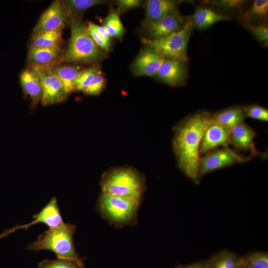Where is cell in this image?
Here are the masks:
<instances>
[{
	"instance_id": "cell-33",
	"label": "cell",
	"mask_w": 268,
	"mask_h": 268,
	"mask_svg": "<svg viewBox=\"0 0 268 268\" xmlns=\"http://www.w3.org/2000/svg\"><path fill=\"white\" fill-rule=\"evenodd\" d=\"M105 84L104 77L100 72L93 78L90 83L83 90V92L88 95H97L101 92Z\"/></svg>"
},
{
	"instance_id": "cell-10",
	"label": "cell",
	"mask_w": 268,
	"mask_h": 268,
	"mask_svg": "<svg viewBox=\"0 0 268 268\" xmlns=\"http://www.w3.org/2000/svg\"><path fill=\"white\" fill-rule=\"evenodd\" d=\"M69 14L61 0L54 1L41 15L33 29L34 34L63 30Z\"/></svg>"
},
{
	"instance_id": "cell-5",
	"label": "cell",
	"mask_w": 268,
	"mask_h": 268,
	"mask_svg": "<svg viewBox=\"0 0 268 268\" xmlns=\"http://www.w3.org/2000/svg\"><path fill=\"white\" fill-rule=\"evenodd\" d=\"M193 28V23L188 17L186 24L179 31L154 40L142 37L141 42L164 60H178L187 63L188 45Z\"/></svg>"
},
{
	"instance_id": "cell-15",
	"label": "cell",
	"mask_w": 268,
	"mask_h": 268,
	"mask_svg": "<svg viewBox=\"0 0 268 268\" xmlns=\"http://www.w3.org/2000/svg\"><path fill=\"white\" fill-rule=\"evenodd\" d=\"M33 218L34 220L30 223L16 227L13 231L21 228L27 230L32 225L38 223H43L49 228L59 226L64 223L55 197L52 198L40 212L33 215Z\"/></svg>"
},
{
	"instance_id": "cell-35",
	"label": "cell",
	"mask_w": 268,
	"mask_h": 268,
	"mask_svg": "<svg viewBox=\"0 0 268 268\" xmlns=\"http://www.w3.org/2000/svg\"><path fill=\"white\" fill-rule=\"evenodd\" d=\"M143 1L140 0H118L116 1L119 13H124L127 10L140 6Z\"/></svg>"
},
{
	"instance_id": "cell-27",
	"label": "cell",
	"mask_w": 268,
	"mask_h": 268,
	"mask_svg": "<svg viewBox=\"0 0 268 268\" xmlns=\"http://www.w3.org/2000/svg\"><path fill=\"white\" fill-rule=\"evenodd\" d=\"M248 0H213L203 2L219 11L225 12L240 13L247 5Z\"/></svg>"
},
{
	"instance_id": "cell-11",
	"label": "cell",
	"mask_w": 268,
	"mask_h": 268,
	"mask_svg": "<svg viewBox=\"0 0 268 268\" xmlns=\"http://www.w3.org/2000/svg\"><path fill=\"white\" fill-rule=\"evenodd\" d=\"M230 130L212 121L205 130L199 148L200 157L220 147H227L229 143Z\"/></svg>"
},
{
	"instance_id": "cell-6",
	"label": "cell",
	"mask_w": 268,
	"mask_h": 268,
	"mask_svg": "<svg viewBox=\"0 0 268 268\" xmlns=\"http://www.w3.org/2000/svg\"><path fill=\"white\" fill-rule=\"evenodd\" d=\"M139 201L102 192L97 207L102 215L111 223L124 225L133 222Z\"/></svg>"
},
{
	"instance_id": "cell-4",
	"label": "cell",
	"mask_w": 268,
	"mask_h": 268,
	"mask_svg": "<svg viewBox=\"0 0 268 268\" xmlns=\"http://www.w3.org/2000/svg\"><path fill=\"white\" fill-rule=\"evenodd\" d=\"M101 185L102 192L139 201L143 185L139 175L129 168L109 171L103 176Z\"/></svg>"
},
{
	"instance_id": "cell-23",
	"label": "cell",
	"mask_w": 268,
	"mask_h": 268,
	"mask_svg": "<svg viewBox=\"0 0 268 268\" xmlns=\"http://www.w3.org/2000/svg\"><path fill=\"white\" fill-rule=\"evenodd\" d=\"M242 257L228 250H221L206 261L205 268H241Z\"/></svg>"
},
{
	"instance_id": "cell-2",
	"label": "cell",
	"mask_w": 268,
	"mask_h": 268,
	"mask_svg": "<svg viewBox=\"0 0 268 268\" xmlns=\"http://www.w3.org/2000/svg\"><path fill=\"white\" fill-rule=\"evenodd\" d=\"M69 21L70 39L59 63H91L106 58V53L96 45L80 19L69 16Z\"/></svg>"
},
{
	"instance_id": "cell-22",
	"label": "cell",
	"mask_w": 268,
	"mask_h": 268,
	"mask_svg": "<svg viewBox=\"0 0 268 268\" xmlns=\"http://www.w3.org/2000/svg\"><path fill=\"white\" fill-rule=\"evenodd\" d=\"M47 67L60 79L67 95L76 90V79L82 68L79 66L57 64Z\"/></svg>"
},
{
	"instance_id": "cell-19",
	"label": "cell",
	"mask_w": 268,
	"mask_h": 268,
	"mask_svg": "<svg viewBox=\"0 0 268 268\" xmlns=\"http://www.w3.org/2000/svg\"><path fill=\"white\" fill-rule=\"evenodd\" d=\"M20 81L24 92L32 100L33 105L41 101L43 89L41 81L36 71L30 67L20 74Z\"/></svg>"
},
{
	"instance_id": "cell-17",
	"label": "cell",
	"mask_w": 268,
	"mask_h": 268,
	"mask_svg": "<svg viewBox=\"0 0 268 268\" xmlns=\"http://www.w3.org/2000/svg\"><path fill=\"white\" fill-rule=\"evenodd\" d=\"M183 1L172 0H148L145 3V16L142 25L156 21L178 11Z\"/></svg>"
},
{
	"instance_id": "cell-12",
	"label": "cell",
	"mask_w": 268,
	"mask_h": 268,
	"mask_svg": "<svg viewBox=\"0 0 268 268\" xmlns=\"http://www.w3.org/2000/svg\"><path fill=\"white\" fill-rule=\"evenodd\" d=\"M187 62L178 60H164L155 76L170 86L183 85L187 78Z\"/></svg>"
},
{
	"instance_id": "cell-25",
	"label": "cell",
	"mask_w": 268,
	"mask_h": 268,
	"mask_svg": "<svg viewBox=\"0 0 268 268\" xmlns=\"http://www.w3.org/2000/svg\"><path fill=\"white\" fill-rule=\"evenodd\" d=\"M69 16L80 19L79 17L89 8L102 4L106 1L102 0H62Z\"/></svg>"
},
{
	"instance_id": "cell-8",
	"label": "cell",
	"mask_w": 268,
	"mask_h": 268,
	"mask_svg": "<svg viewBox=\"0 0 268 268\" xmlns=\"http://www.w3.org/2000/svg\"><path fill=\"white\" fill-rule=\"evenodd\" d=\"M30 67L36 71L41 79L43 89L41 102L44 106L59 103L66 99L68 95L62 82L47 66Z\"/></svg>"
},
{
	"instance_id": "cell-3",
	"label": "cell",
	"mask_w": 268,
	"mask_h": 268,
	"mask_svg": "<svg viewBox=\"0 0 268 268\" xmlns=\"http://www.w3.org/2000/svg\"><path fill=\"white\" fill-rule=\"evenodd\" d=\"M76 226L70 223L59 226L49 228L40 234L34 242L26 248L34 251L50 250L57 256V258L67 259L83 263L74 248L73 236Z\"/></svg>"
},
{
	"instance_id": "cell-9",
	"label": "cell",
	"mask_w": 268,
	"mask_h": 268,
	"mask_svg": "<svg viewBox=\"0 0 268 268\" xmlns=\"http://www.w3.org/2000/svg\"><path fill=\"white\" fill-rule=\"evenodd\" d=\"M188 20L178 11L161 19L142 25L145 37L149 40H157L169 36L181 30Z\"/></svg>"
},
{
	"instance_id": "cell-32",
	"label": "cell",
	"mask_w": 268,
	"mask_h": 268,
	"mask_svg": "<svg viewBox=\"0 0 268 268\" xmlns=\"http://www.w3.org/2000/svg\"><path fill=\"white\" fill-rule=\"evenodd\" d=\"M246 118L268 121V110L259 104H251L243 106Z\"/></svg>"
},
{
	"instance_id": "cell-7",
	"label": "cell",
	"mask_w": 268,
	"mask_h": 268,
	"mask_svg": "<svg viewBox=\"0 0 268 268\" xmlns=\"http://www.w3.org/2000/svg\"><path fill=\"white\" fill-rule=\"evenodd\" d=\"M252 156H243L227 147H220L200 156L198 161L199 180L207 174L251 159Z\"/></svg>"
},
{
	"instance_id": "cell-1",
	"label": "cell",
	"mask_w": 268,
	"mask_h": 268,
	"mask_svg": "<svg viewBox=\"0 0 268 268\" xmlns=\"http://www.w3.org/2000/svg\"><path fill=\"white\" fill-rule=\"evenodd\" d=\"M212 122L211 113L201 111L190 115L175 127L173 149L180 170L199 184V148L203 133Z\"/></svg>"
},
{
	"instance_id": "cell-38",
	"label": "cell",
	"mask_w": 268,
	"mask_h": 268,
	"mask_svg": "<svg viewBox=\"0 0 268 268\" xmlns=\"http://www.w3.org/2000/svg\"><path fill=\"white\" fill-rule=\"evenodd\" d=\"M241 268H248L246 266H245L243 264V265Z\"/></svg>"
},
{
	"instance_id": "cell-16",
	"label": "cell",
	"mask_w": 268,
	"mask_h": 268,
	"mask_svg": "<svg viewBox=\"0 0 268 268\" xmlns=\"http://www.w3.org/2000/svg\"><path fill=\"white\" fill-rule=\"evenodd\" d=\"M189 18L194 28L200 30L206 29L217 22L231 20L228 14L213 8L203 6L196 7L194 14Z\"/></svg>"
},
{
	"instance_id": "cell-36",
	"label": "cell",
	"mask_w": 268,
	"mask_h": 268,
	"mask_svg": "<svg viewBox=\"0 0 268 268\" xmlns=\"http://www.w3.org/2000/svg\"><path fill=\"white\" fill-rule=\"evenodd\" d=\"M93 27L98 33L101 35L107 41L111 43L112 41V37L109 35L108 33L105 30V29L100 25H98L93 23Z\"/></svg>"
},
{
	"instance_id": "cell-26",
	"label": "cell",
	"mask_w": 268,
	"mask_h": 268,
	"mask_svg": "<svg viewBox=\"0 0 268 268\" xmlns=\"http://www.w3.org/2000/svg\"><path fill=\"white\" fill-rule=\"evenodd\" d=\"M102 26L112 38L121 39L124 32V26L117 10H111L103 20Z\"/></svg>"
},
{
	"instance_id": "cell-37",
	"label": "cell",
	"mask_w": 268,
	"mask_h": 268,
	"mask_svg": "<svg viewBox=\"0 0 268 268\" xmlns=\"http://www.w3.org/2000/svg\"><path fill=\"white\" fill-rule=\"evenodd\" d=\"M206 261L197 262L186 265L179 266L176 268H205Z\"/></svg>"
},
{
	"instance_id": "cell-29",
	"label": "cell",
	"mask_w": 268,
	"mask_h": 268,
	"mask_svg": "<svg viewBox=\"0 0 268 268\" xmlns=\"http://www.w3.org/2000/svg\"><path fill=\"white\" fill-rule=\"evenodd\" d=\"M100 72V67L99 65H94L89 68L83 69L76 78V90L83 91L95 76Z\"/></svg>"
},
{
	"instance_id": "cell-28",
	"label": "cell",
	"mask_w": 268,
	"mask_h": 268,
	"mask_svg": "<svg viewBox=\"0 0 268 268\" xmlns=\"http://www.w3.org/2000/svg\"><path fill=\"white\" fill-rule=\"evenodd\" d=\"M248 268H268V254L263 251L251 252L242 257Z\"/></svg>"
},
{
	"instance_id": "cell-21",
	"label": "cell",
	"mask_w": 268,
	"mask_h": 268,
	"mask_svg": "<svg viewBox=\"0 0 268 268\" xmlns=\"http://www.w3.org/2000/svg\"><path fill=\"white\" fill-rule=\"evenodd\" d=\"M246 118L243 106L233 105L211 113L212 121L230 130L237 125L244 122Z\"/></svg>"
},
{
	"instance_id": "cell-31",
	"label": "cell",
	"mask_w": 268,
	"mask_h": 268,
	"mask_svg": "<svg viewBox=\"0 0 268 268\" xmlns=\"http://www.w3.org/2000/svg\"><path fill=\"white\" fill-rule=\"evenodd\" d=\"M257 39L265 46L268 43V26L267 23L258 24H243Z\"/></svg>"
},
{
	"instance_id": "cell-13",
	"label": "cell",
	"mask_w": 268,
	"mask_h": 268,
	"mask_svg": "<svg viewBox=\"0 0 268 268\" xmlns=\"http://www.w3.org/2000/svg\"><path fill=\"white\" fill-rule=\"evenodd\" d=\"M256 135L255 130L243 122L230 129L229 143L237 150L250 151L252 156L260 155L262 153L257 150L254 143Z\"/></svg>"
},
{
	"instance_id": "cell-34",
	"label": "cell",
	"mask_w": 268,
	"mask_h": 268,
	"mask_svg": "<svg viewBox=\"0 0 268 268\" xmlns=\"http://www.w3.org/2000/svg\"><path fill=\"white\" fill-rule=\"evenodd\" d=\"M89 33L96 45L101 50L106 52L109 51L111 43L107 41L93 27V23L88 22L87 26Z\"/></svg>"
},
{
	"instance_id": "cell-24",
	"label": "cell",
	"mask_w": 268,
	"mask_h": 268,
	"mask_svg": "<svg viewBox=\"0 0 268 268\" xmlns=\"http://www.w3.org/2000/svg\"><path fill=\"white\" fill-rule=\"evenodd\" d=\"M62 30L33 34L30 48H44L60 46Z\"/></svg>"
},
{
	"instance_id": "cell-30",
	"label": "cell",
	"mask_w": 268,
	"mask_h": 268,
	"mask_svg": "<svg viewBox=\"0 0 268 268\" xmlns=\"http://www.w3.org/2000/svg\"><path fill=\"white\" fill-rule=\"evenodd\" d=\"M37 268H84V264L83 262L57 258L53 260H44L39 264Z\"/></svg>"
},
{
	"instance_id": "cell-18",
	"label": "cell",
	"mask_w": 268,
	"mask_h": 268,
	"mask_svg": "<svg viewBox=\"0 0 268 268\" xmlns=\"http://www.w3.org/2000/svg\"><path fill=\"white\" fill-rule=\"evenodd\" d=\"M60 46L44 48H29L27 62L30 66H50L56 64L62 57Z\"/></svg>"
},
{
	"instance_id": "cell-14",
	"label": "cell",
	"mask_w": 268,
	"mask_h": 268,
	"mask_svg": "<svg viewBox=\"0 0 268 268\" xmlns=\"http://www.w3.org/2000/svg\"><path fill=\"white\" fill-rule=\"evenodd\" d=\"M164 59L150 48L145 47L139 53L132 66L136 76H155Z\"/></svg>"
},
{
	"instance_id": "cell-20",
	"label": "cell",
	"mask_w": 268,
	"mask_h": 268,
	"mask_svg": "<svg viewBox=\"0 0 268 268\" xmlns=\"http://www.w3.org/2000/svg\"><path fill=\"white\" fill-rule=\"evenodd\" d=\"M268 14V0H255L239 13V19L243 24L266 23Z\"/></svg>"
}]
</instances>
